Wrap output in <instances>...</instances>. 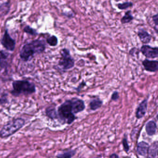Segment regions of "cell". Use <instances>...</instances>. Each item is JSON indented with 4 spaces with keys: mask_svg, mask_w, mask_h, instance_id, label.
<instances>
[{
    "mask_svg": "<svg viewBox=\"0 0 158 158\" xmlns=\"http://www.w3.org/2000/svg\"><path fill=\"white\" fill-rule=\"evenodd\" d=\"M45 50V43L43 40H36L25 44L21 48L19 56L22 61L28 62L35 54H40Z\"/></svg>",
    "mask_w": 158,
    "mask_h": 158,
    "instance_id": "6da1fadb",
    "label": "cell"
},
{
    "mask_svg": "<svg viewBox=\"0 0 158 158\" xmlns=\"http://www.w3.org/2000/svg\"><path fill=\"white\" fill-rule=\"evenodd\" d=\"M13 90L11 94L15 97L20 95H29L36 92V87L33 83L26 80H17L12 83Z\"/></svg>",
    "mask_w": 158,
    "mask_h": 158,
    "instance_id": "7a4b0ae2",
    "label": "cell"
},
{
    "mask_svg": "<svg viewBox=\"0 0 158 158\" xmlns=\"http://www.w3.org/2000/svg\"><path fill=\"white\" fill-rule=\"evenodd\" d=\"M25 124V120L22 118L14 119L4 125L0 131V137L6 138L10 137L21 129Z\"/></svg>",
    "mask_w": 158,
    "mask_h": 158,
    "instance_id": "3957f363",
    "label": "cell"
},
{
    "mask_svg": "<svg viewBox=\"0 0 158 158\" xmlns=\"http://www.w3.org/2000/svg\"><path fill=\"white\" fill-rule=\"evenodd\" d=\"M58 118L68 124H71L76 119L75 114L72 112L71 100H67L62 103L58 109Z\"/></svg>",
    "mask_w": 158,
    "mask_h": 158,
    "instance_id": "277c9868",
    "label": "cell"
},
{
    "mask_svg": "<svg viewBox=\"0 0 158 158\" xmlns=\"http://www.w3.org/2000/svg\"><path fill=\"white\" fill-rule=\"evenodd\" d=\"M61 57L58 62V65L62 69L68 70L74 67L75 60L70 55L68 49L64 48L61 51Z\"/></svg>",
    "mask_w": 158,
    "mask_h": 158,
    "instance_id": "5b68a950",
    "label": "cell"
},
{
    "mask_svg": "<svg viewBox=\"0 0 158 158\" xmlns=\"http://www.w3.org/2000/svg\"><path fill=\"white\" fill-rule=\"evenodd\" d=\"M2 45L7 51L13 52L15 47V41L11 38L7 30H6L1 40Z\"/></svg>",
    "mask_w": 158,
    "mask_h": 158,
    "instance_id": "8992f818",
    "label": "cell"
},
{
    "mask_svg": "<svg viewBox=\"0 0 158 158\" xmlns=\"http://www.w3.org/2000/svg\"><path fill=\"white\" fill-rule=\"evenodd\" d=\"M143 54L148 58H156L158 56V47H153L148 45H143L141 48Z\"/></svg>",
    "mask_w": 158,
    "mask_h": 158,
    "instance_id": "52a82bcc",
    "label": "cell"
},
{
    "mask_svg": "<svg viewBox=\"0 0 158 158\" xmlns=\"http://www.w3.org/2000/svg\"><path fill=\"white\" fill-rule=\"evenodd\" d=\"M70 100L72 112L74 114L82 112L85 109V104L84 101L82 99L78 98H74Z\"/></svg>",
    "mask_w": 158,
    "mask_h": 158,
    "instance_id": "ba28073f",
    "label": "cell"
},
{
    "mask_svg": "<svg viewBox=\"0 0 158 158\" xmlns=\"http://www.w3.org/2000/svg\"><path fill=\"white\" fill-rule=\"evenodd\" d=\"M148 101L147 99H145L142 101L136 108L135 117L137 119L142 118L145 116L147 109Z\"/></svg>",
    "mask_w": 158,
    "mask_h": 158,
    "instance_id": "9c48e42d",
    "label": "cell"
},
{
    "mask_svg": "<svg viewBox=\"0 0 158 158\" xmlns=\"http://www.w3.org/2000/svg\"><path fill=\"white\" fill-rule=\"evenodd\" d=\"M142 64L146 71L150 72H156L158 71L157 60H149L147 59H145L143 61Z\"/></svg>",
    "mask_w": 158,
    "mask_h": 158,
    "instance_id": "30bf717a",
    "label": "cell"
},
{
    "mask_svg": "<svg viewBox=\"0 0 158 158\" xmlns=\"http://www.w3.org/2000/svg\"><path fill=\"white\" fill-rule=\"evenodd\" d=\"M149 146V144L144 141H142L138 143L136 148L138 155L142 156H147Z\"/></svg>",
    "mask_w": 158,
    "mask_h": 158,
    "instance_id": "8fae6325",
    "label": "cell"
},
{
    "mask_svg": "<svg viewBox=\"0 0 158 158\" xmlns=\"http://www.w3.org/2000/svg\"><path fill=\"white\" fill-rule=\"evenodd\" d=\"M138 36L141 41L144 44L149 43L152 39V36L143 29H140L139 30Z\"/></svg>",
    "mask_w": 158,
    "mask_h": 158,
    "instance_id": "7c38bea8",
    "label": "cell"
},
{
    "mask_svg": "<svg viewBox=\"0 0 158 158\" xmlns=\"http://www.w3.org/2000/svg\"><path fill=\"white\" fill-rule=\"evenodd\" d=\"M157 129V126L156 123L154 121H149L146 125V131L147 135L149 136H153L156 135Z\"/></svg>",
    "mask_w": 158,
    "mask_h": 158,
    "instance_id": "4fadbf2b",
    "label": "cell"
},
{
    "mask_svg": "<svg viewBox=\"0 0 158 158\" xmlns=\"http://www.w3.org/2000/svg\"><path fill=\"white\" fill-rule=\"evenodd\" d=\"M158 142H154L150 146L147 152V158H156L157 156Z\"/></svg>",
    "mask_w": 158,
    "mask_h": 158,
    "instance_id": "5bb4252c",
    "label": "cell"
},
{
    "mask_svg": "<svg viewBox=\"0 0 158 158\" xmlns=\"http://www.w3.org/2000/svg\"><path fill=\"white\" fill-rule=\"evenodd\" d=\"M8 54L3 51H0V68H6L8 66Z\"/></svg>",
    "mask_w": 158,
    "mask_h": 158,
    "instance_id": "9a60e30c",
    "label": "cell"
},
{
    "mask_svg": "<svg viewBox=\"0 0 158 158\" xmlns=\"http://www.w3.org/2000/svg\"><path fill=\"white\" fill-rule=\"evenodd\" d=\"M103 104V101L100 100L99 98H95L91 100L89 106L91 110L95 111L101 108Z\"/></svg>",
    "mask_w": 158,
    "mask_h": 158,
    "instance_id": "2e32d148",
    "label": "cell"
},
{
    "mask_svg": "<svg viewBox=\"0 0 158 158\" xmlns=\"http://www.w3.org/2000/svg\"><path fill=\"white\" fill-rule=\"evenodd\" d=\"M45 114L51 119L54 120L58 118V115L56 109L53 107H49L46 108Z\"/></svg>",
    "mask_w": 158,
    "mask_h": 158,
    "instance_id": "e0dca14e",
    "label": "cell"
},
{
    "mask_svg": "<svg viewBox=\"0 0 158 158\" xmlns=\"http://www.w3.org/2000/svg\"><path fill=\"white\" fill-rule=\"evenodd\" d=\"M76 154V151L73 150H69L64 151L62 153L58 154L56 156L57 158H72Z\"/></svg>",
    "mask_w": 158,
    "mask_h": 158,
    "instance_id": "ac0fdd59",
    "label": "cell"
},
{
    "mask_svg": "<svg viewBox=\"0 0 158 158\" xmlns=\"http://www.w3.org/2000/svg\"><path fill=\"white\" fill-rule=\"evenodd\" d=\"M134 19L133 16L131 14V11H128L125 14L123 17L122 18L121 21L122 24L130 23Z\"/></svg>",
    "mask_w": 158,
    "mask_h": 158,
    "instance_id": "d6986e66",
    "label": "cell"
},
{
    "mask_svg": "<svg viewBox=\"0 0 158 158\" xmlns=\"http://www.w3.org/2000/svg\"><path fill=\"white\" fill-rule=\"evenodd\" d=\"M10 9V5L8 2H5L0 6V15L4 16L7 15Z\"/></svg>",
    "mask_w": 158,
    "mask_h": 158,
    "instance_id": "ffe728a7",
    "label": "cell"
},
{
    "mask_svg": "<svg viewBox=\"0 0 158 158\" xmlns=\"http://www.w3.org/2000/svg\"><path fill=\"white\" fill-rule=\"evenodd\" d=\"M46 42L51 46H55L58 44V40L56 36L53 35L47 38Z\"/></svg>",
    "mask_w": 158,
    "mask_h": 158,
    "instance_id": "44dd1931",
    "label": "cell"
},
{
    "mask_svg": "<svg viewBox=\"0 0 158 158\" xmlns=\"http://www.w3.org/2000/svg\"><path fill=\"white\" fill-rule=\"evenodd\" d=\"M23 31L26 32L27 34L29 35H32V36H36L38 34L37 31L34 29L32 28L31 27L29 26H27L23 29Z\"/></svg>",
    "mask_w": 158,
    "mask_h": 158,
    "instance_id": "7402d4cb",
    "label": "cell"
},
{
    "mask_svg": "<svg viewBox=\"0 0 158 158\" xmlns=\"http://www.w3.org/2000/svg\"><path fill=\"white\" fill-rule=\"evenodd\" d=\"M133 4L131 2H125L123 3H119L117 5V7L120 10H125L130 7H132Z\"/></svg>",
    "mask_w": 158,
    "mask_h": 158,
    "instance_id": "603a6c76",
    "label": "cell"
},
{
    "mask_svg": "<svg viewBox=\"0 0 158 158\" xmlns=\"http://www.w3.org/2000/svg\"><path fill=\"white\" fill-rule=\"evenodd\" d=\"M122 146H123V149L126 153H128L130 151V146L128 143L127 138L124 137L122 141Z\"/></svg>",
    "mask_w": 158,
    "mask_h": 158,
    "instance_id": "cb8c5ba5",
    "label": "cell"
},
{
    "mask_svg": "<svg viewBox=\"0 0 158 158\" xmlns=\"http://www.w3.org/2000/svg\"><path fill=\"white\" fill-rule=\"evenodd\" d=\"M119 94L118 92L117 91L113 92L111 97V100L116 101L119 99Z\"/></svg>",
    "mask_w": 158,
    "mask_h": 158,
    "instance_id": "d4e9b609",
    "label": "cell"
},
{
    "mask_svg": "<svg viewBox=\"0 0 158 158\" xmlns=\"http://www.w3.org/2000/svg\"><path fill=\"white\" fill-rule=\"evenodd\" d=\"M158 14H156V15H155L153 16V20L154 21L155 24H156V26H158Z\"/></svg>",
    "mask_w": 158,
    "mask_h": 158,
    "instance_id": "484cf974",
    "label": "cell"
},
{
    "mask_svg": "<svg viewBox=\"0 0 158 158\" xmlns=\"http://www.w3.org/2000/svg\"><path fill=\"white\" fill-rule=\"evenodd\" d=\"M7 99L6 98H0V105L5 104L7 102Z\"/></svg>",
    "mask_w": 158,
    "mask_h": 158,
    "instance_id": "4316f807",
    "label": "cell"
},
{
    "mask_svg": "<svg viewBox=\"0 0 158 158\" xmlns=\"http://www.w3.org/2000/svg\"><path fill=\"white\" fill-rule=\"evenodd\" d=\"M109 158H119V156L116 154H113L110 156Z\"/></svg>",
    "mask_w": 158,
    "mask_h": 158,
    "instance_id": "83f0119b",
    "label": "cell"
},
{
    "mask_svg": "<svg viewBox=\"0 0 158 158\" xmlns=\"http://www.w3.org/2000/svg\"></svg>",
    "mask_w": 158,
    "mask_h": 158,
    "instance_id": "f1b7e54d",
    "label": "cell"
}]
</instances>
